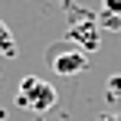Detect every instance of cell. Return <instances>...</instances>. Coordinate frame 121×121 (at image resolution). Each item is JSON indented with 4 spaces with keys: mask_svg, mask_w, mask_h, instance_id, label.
Returning a JSON list of instances; mask_svg holds the SVG:
<instances>
[{
    "mask_svg": "<svg viewBox=\"0 0 121 121\" xmlns=\"http://www.w3.org/2000/svg\"><path fill=\"white\" fill-rule=\"evenodd\" d=\"M56 85L52 82H43L39 75H26L20 82V88L13 92V105L23 108V111H30V115H46L49 108H56Z\"/></svg>",
    "mask_w": 121,
    "mask_h": 121,
    "instance_id": "obj_1",
    "label": "cell"
},
{
    "mask_svg": "<svg viewBox=\"0 0 121 121\" xmlns=\"http://www.w3.org/2000/svg\"><path fill=\"white\" fill-rule=\"evenodd\" d=\"M46 56H49V65L56 75H79L88 69V52L79 49L75 43H52Z\"/></svg>",
    "mask_w": 121,
    "mask_h": 121,
    "instance_id": "obj_2",
    "label": "cell"
},
{
    "mask_svg": "<svg viewBox=\"0 0 121 121\" xmlns=\"http://www.w3.org/2000/svg\"><path fill=\"white\" fill-rule=\"evenodd\" d=\"M75 20H79V23H69V43L75 39V43H79V49L92 52V49L98 46V33H95V30H98V17L75 10Z\"/></svg>",
    "mask_w": 121,
    "mask_h": 121,
    "instance_id": "obj_3",
    "label": "cell"
},
{
    "mask_svg": "<svg viewBox=\"0 0 121 121\" xmlns=\"http://www.w3.org/2000/svg\"><path fill=\"white\" fill-rule=\"evenodd\" d=\"M17 56V39H13V30L0 20V59H13Z\"/></svg>",
    "mask_w": 121,
    "mask_h": 121,
    "instance_id": "obj_4",
    "label": "cell"
},
{
    "mask_svg": "<svg viewBox=\"0 0 121 121\" xmlns=\"http://www.w3.org/2000/svg\"><path fill=\"white\" fill-rule=\"evenodd\" d=\"M98 26L101 30H111V33H121V13H105V10H98Z\"/></svg>",
    "mask_w": 121,
    "mask_h": 121,
    "instance_id": "obj_5",
    "label": "cell"
},
{
    "mask_svg": "<svg viewBox=\"0 0 121 121\" xmlns=\"http://www.w3.org/2000/svg\"><path fill=\"white\" fill-rule=\"evenodd\" d=\"M105 95H108V101H118V98H121V75H111V79H108Z\"/></svg>",
    "mask_w": 121,
    "mask_h": 121,
    "instance_id": "obj_6",
    "label": "cell"
},
{
    "mask_svg": "<svg viewBox=\"0 0 121 121\" xmlns=\"http://www.w3.org/2000/svg\"><path fill=\"white\" fill-rule=\"evenodd\" d=\"M101 10L105 13H121V0H101Z\"/></svg>",
    "mask_w": 121,
    "mask_h": 121,
    "instance_id": "obj_7",
    "label": "cell"
},
{
    "mask_svg": "<svg viewBox=\"0 0 121 121\" xmlns=\"http://www.w3.org/2000/svg\"><path fill=\"white\" fill-rule=\"evenodd\" d=\"M98 121H121V115H118V111H101Z\"/></svg>",
    "mask_w": 121,
    "mask_h": 121,
    "instance_id": "obj_8",
    "label": "cell"
},
{
    "mask_svg": "<svg viewBox=\"0 0 121 121\" xmlns=\"http://www.w3.org/2000/svg\"><path fill=\"white\" fill-rule=\"evenodd\" d=\"M0 118H3V111H0Z\"/></svg>",
    "mask_w": 121,
    "mask_h": 121,
    "instance_id": "obj_9",
    "label": "cell"
}]
</instances>
